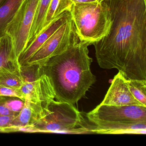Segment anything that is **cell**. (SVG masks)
I'll return each mask as SVG.
<instances>
[{
	"label": "cell",
	"mask_w": 146,
	"mask_h": 146,
	"mask_svg": "<svg viewBox=\"0 0 146 146\" xmlns=\"http://www.w3.org/2000/svg\"><path fill=\"white\" fill-rule=\"evenodd\" d=\"M113 23L93 44L102 69H116L127 79L146 80V0H106Z\"/></svg>",
	"instance_id": "1"
},
{
	"label": "cell",
	"mask_w": 146,
	"mask_h": 146,
	"mask_svg": "<svg viewBox=\"0 0 146 146\" xmlns=\"http://www.w3.org/2000/svg\"><path fill=\"white\" fill-rule=\"evenodd\" d=\"M89 46L77 35L65 51L41 66L50 79L58 101L74 105L95 83L96 78L90 69L93 60L89 56Z\"/></svg>",
	"instance_id": "2"
},
{
	"label": "cell",
	"mask_w": 146,
	"mask_h": 146,
	"mask_svg": "<svg viewBox=\"0 0 146 146\" xmlns=\"http://www.w3.org/2000/svg\"><path fill=\"white\" fill-rule=\"evenodd\" d=\"M69 12L81 40L93 45L109 33L113 21L106 1L73 4Z\"/></svg>",
	"instance_id": "3"
},
{
	"label": "cell",
	"mask_w": 146,
	"mask_h": 146,
	"mask_svg": "<svg viewBox=\"0 0 146 146\" xmlns=\"http://www.w3.org/2000/svg\"><path fill=\"white\" fill-rule=\"evenodd\" d=\"M92 125L85 122L82 113L74 105L52 101L46 115L31 127L23 128L27 132L93 134Z\"/></svg>",
	"instance_id": "4"
},
{
	"label": "cell",
	"mask_w": 146,
	"mask_h": 146,
	"mask_svg": "<svg viewBox=\"0 0 146 146\" xmlns=\"http://www.w3.org/2000/svg\"><path fill=\"white\" fill-rule=\"evenodd\" d=\"M39 1L40 0H24L7 27L6 34L12 40L18 60L27 46Z\"/></svg>",
	"instance_id": "5"
},
{
	"label": "cell",
	"mask_w": 146,
	"mask_h": 146,
	"mask_svg": "<svg viewBox=\"0 0 146 146\" xmlns=\"http://www.w3.org/2000/svg\"><path fill=\"white\" fill-rule=\"evenodd\" d=\"M77 35L70 16L32 56L25 65L43 66L49 59L65 51Z\"/></svg>",
	"instance_id": "6"
},
{
	"label": "cell",
	"mask_w": 146,
	"mask_h": 146,
	"mask_svg": "<svg viewBox=\"0 0 146 146\" xmlns=\"http://www.w3.org/2000/svg\"><path fill=\"white\" fill-rule=\"evenodd\" d=\"M92 123L146 122V107L141 105L111 106L100 104L87 113Z\"/></svg>",
	"instance_id": "7"
},
{
	"label": "cell",
	"mask_w": 146,
	"mask_h": 146,
	"mask_svg": "<svg viewBox=\"0 0 146 146\" xmlns=\"http://www.w3.org/2000/svg\"><path fill=\"white\" fill-rule=\"evenodd\" d=\"M20 91L25 98L35 103L49 104L55 99V93L50 79L42 72L33 78L24 80Z\"/></svg>",
	"instance_id": "8"
},
{
	"label": "cell",
	"mask_w": 146,
	"mask_h": 146,
	"mask_svg": "<svg viewBox=\"0 0 146 146\" xmlns=\"http://www.w3.org/2000/svg\"><path fill=\"white\" fill-rule=\"evenodd\" d=\"M127 78L122 72L114 77L109 89L101 104L111 106H133L141 105L131 93Z\"/></svg>",
	"instance_id": "9"
},
{
	"label": "cell",
	"mask_w": 146,
	"mask_h": 146,
	"mask_svg": "<svg viewBox=\"0 0 146 146\" xmlns=\"http://www.w3.org/2000/svg\"><path fill=\"white\" fill-rule=\"evenodd\" d=\"M49 104L33 103L25 100L24 106L12 123L9 132L19 131L20 129L34 125L46 115Z\"/></svg>",
	"instance_id": "10"
},
{
	"label": "cell",
	"mask_w": 146,
	"mask_h": 146,
	"mask_svg": "<svg viewBox=\"0 0 146 146\" xmlns=\"http://www.w3.org/2000/svg\"><path fill=\"white\" fill-rule=\"evenodd\" d=\"M70 12L63 13L54 20L49 25L44 29L36 38L20 54L18 61L20 66L25 65L30 59L39 50V48L70 17Z\"/></svg>",
	"instance_id": "11"
},
{
	"label": "cell",
	"mask_w": 146,
	"mask_h": 146,
	"mask_svg": "<svg viewBox=\"0 0 146 146\" xmlns=\"http://www.w3.org/2000/svg\"><path fill=\"white\" fill-rule=\"evenodd\" d=\"M92 132L98 134H146V122L92 123Z\"/></svg>",
	"instance_id": "12"
},
{
	"label": "cell",
	"mask_w": 146,
	"mask_h": 146,
	"mask_svg": "<svg viewBox=\"0 0 146 146\" xmlns=\"http://www.w3.org/2000/svg\"><path fill=\"white\" fill-rule=\"evenodd\" d=\"M20 70L11 37L6 34L0 38V74L7 71Z\"/></svg>",
	"instance_id": "13"
},
{
	"label": "cell",
	"mask_w": 146,
	"mask_h": 146,
	"mask_svg": "<svg viewBox=\"0 0 146 146\" xmlns=\"http://www.w3.org/2000/svg\"><path fill=\"white\" fill-rule=\"evenodd\" d=\"M51 2V0H40L35 13L26 48L31 44L42 30Z\"/></svg>",
	"instance_id": "14"
},
{
	"label": "cell",
	"mask_w": 146,
	"mask_h": 146,
	"mask_svg": "<svg viewBox=\"0 0 146 146\" xmlns=\"http://www.w3.org/2000/svg\"><path fill=\"white\" fill-rule=\"evenodd\" d=\"M24 0H6L0 6V38L6 35L7 27Z\"/></svg>",
	"instance_id": "15"
},
{
	"label": "cell",
	"mask_w": 146,
	"mask_h": 146,
	"mask_svg": "<svg viewBox=\"0 0 146 146\" xmlns=\"http://www.w3.org/2000/svg\"><path fill=\"white\" fill-rule=\"evenodd\" d=\"M73 3L71 0H51L42 31L54 19L66 11H69ZM41 31V32H42Z\"/></svg>",
	"instance_id": "16"
},
{
	"label": "cell",
	"mask_w": 146,
	"mask_h": 146,
	"mask_svg": "<svg viewBox=\"0 0 146 146\" xmlns=\"http://www.w3.org/2000/svg\"><path fill=\"white\" fill-rule=\"evenodd\" d=\"M23 84L20 70L7 71L0 74V84L14 89L20 90Z\"/></svg>",
	"instance_id": "17"
},
{
	"label": "cell",
	"mask_w": 146,
	"mask_h": 146,
	"mask_svg": "<svg viewBox=\"0 0 146 146\" xmlns=\"http://www.w3.org/2000/svg\"><path fill=\"white\" fill-rule=\"evenodd\" d=\"M126 82L134 98L142 105L146 107V80L128 79Z\"/></svg>",
	"instance_id": "18"
},
{
	"label": "cell",
	"mask_w": 146,
	"mask_h": 146,
	"mask_svg": "<svg viewBox=\"0 0 146 146\" xmlns=\"http://www.w3.org/2000/svg\"><path fill=\"white\" fill-rule=\"evenodd\" d=\"M5 107L13 112L19 113L24 106L25 101L17 97H6L3 100Z\"/></svg>",
	"instance_id": "19"
},
{
	"label": "cell",
	"mask_w": 146,
	"mask_h": 146,
	"mask_svg": "<svg viewBox=\"0 0 146 146\" xmlns=\"http://www.w3.org/2000/svg\"><path fill=\"white\" fill-rule=\"evenodd\" d=\"M0 97H17L25 101L20 90L14 89L0 84Z\"/></svg>",
	"instance_id": "20"
},
{
	"label": "cell",
	"mask_w": 146,
	"mask_h": 146,
	"mask_svg": "<svg viewBox=\"0 0 146 146\" xmlns=\"http://www.w3.org/2000/svg\"><path fill=\"white\" fill-rule=\"evenodd\" d=\"M17 115L0 116V129L4 132H9L11 124Z\"/></svg>",
	"instance_id": "21"
},
{
	"label": "cell",
	"mask_w": 146,
	"mask_h": 146,
	"mask_svg": "<svg viewBox=\"0 0 146 146\" xmlns=\"http://www.w3.org/2000/svg\"><path fill=\"white\" fill-rule=\"evenodd\" d=\"M5 98L0 101V116L16 115L18 114L19 113L11 111L5 106L3 102V100Z\"/></svg>",
	"instance_id": "22"
},
{
	"label": "cell",
	"mask_w": 146,
	"mask_h": 146,
	"mask_svg": "<svg viewBox=\"0 0 146 146\" xmlns=\"http://www.w3.org/2000/svg\"><path fill=\"white\" fill-rule=\"evenodd\" d=\"M106 0H71L73 4L79 3H87V2H93V1H98L99 2L106 1Z\"/></svg>",
	"instance_id": "23"
},
{
	"label": "cell",
	"mask_w": 146,
	"mask_h": 146,
	"mask_svg": "<svg viewBox=\"0 0 146 146\" xmlns=\"http://www.w3.org/2000/svg\"><path fill=\"white\" fill-rule=\"evenodd\" d=\"M6 0H0V6L5 2Z\"/></svg>",
	"instance_id": "24"
},
{
	"label": "cell",
	"mask_w": 146,
	"mask_h": 146,
	"mask_svg": "<svg viewBox=\"0 0 146 146\" xmlns=\"http://www.w3.org/2000/svg\"><path fill=\"white\" fill-rule=\"evenodd\" d=\"M5 97H0V101L4 99Z\"/></svg>",
	"instance_id": "25"
}]
</instances>
